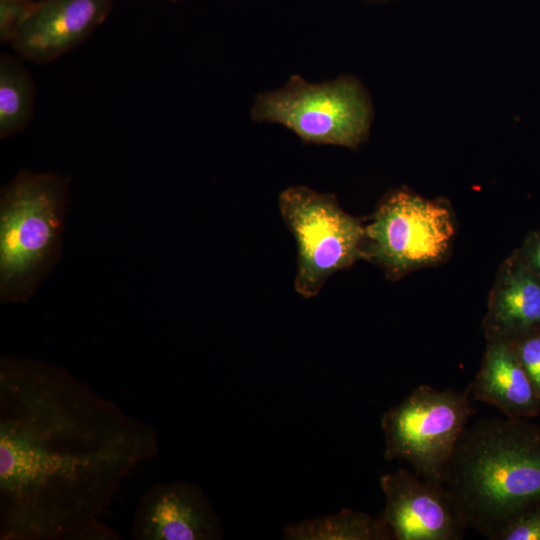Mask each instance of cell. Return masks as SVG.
<instances>
[{
  "mask_svg": "<svg viewBox=\"0 0 540 540\" xmlns=\"http://www.w3.org/2000/svg\"><path fill=\"white\" fill-rule=\"evenodd\" d=\"M155 429L65 369L0 360V539L115 540L99 519Z\"/></svg>",
  "mask_w": 540,
  "mask_h": 540,
  "instance_id": "cell-1",
  "label": "cell"
},
{
  "mask_svg": "<svg viewBox=\"0 0 540 540\" xmlns=\"http://www.w3.org/2000/svg\"><path fill=\"white\" fill-rule=\"evenodd\" d=\"M440 487L466 528L498 540L540 504V426L527 418L475 422L461 435Z\"/></svg>",
  "mask_w": 540,
  "mask_h": 540,
  "instance_id": "cell-2",
  "label": "cell"
},
{
  "mask_svg": "<svg viewBox=\"0 0 540 540\" xmlns=\"http://www.w3.org/2000/svg\"><path fill=\"white\" fill-rule=\"evenodd\" d=\"M70 178L18 172L0 193V303H27L58 263Z\"/></svg>",
  "mask_w": 540,
  "mask_h": 540,
  "instance_id": "cell-3",
  "label": "cell"
},
{
  "mask_svg": "<svg viewBox=\"0 0 540 540\" xmlns=\"http://www.w3.org/2000/svg\"><path fill=\"white\" fill-rule=\"evenodd\" d=\"M251 116L257 122L281 124L306 143L357 149L367 139L372 105L352 76L310 83L292 75L281 88L258 94Z\"/></svg>",
  "mask_w": 540,
  "mask_h": 540,
  "instance_id": "cell-4",
  "label": "cell"
},
{
  "mask_svg": "<svg viewBox=\"0 0 540 540\" xmlns=\"http://www.w3.org/2000/svg\"><path fill=\"white\" fill-rule=\"evenodd\" d=\"M455 234L446 202L430 200L408 189L388 192L365 224L363 259L398 280L447 259Z\"/></svg>",
  "mask_w": 540,
  "mask_h": 540,
  "instance_id": "cell-5",
  "label": "cell"
},
{
  "mask_svg": "<svg viewBox=\"0 0 540 540\" xmlns=\"http://www.w3.org/2000/svg\"><path fill=\"white\" fill-rule=\"evenodd\" d=\"M470 391L417 386L381 417L385 460L408 462L421 478L441 485L444 470L473 414Z\"/></svg>",
  "mask_w": 540,
  "mask_h": 540,
  "instance_id": "cell-6",
  "label": "cell"
},
{
  "mask_svg": "<svg viewBox=\"0 0 540 540\" xmlns=\"http://www.w3.org/2000/svg\"><path fill=\"white\" fill-rule=\"evenodd\" d=\"M279 208L297 243L294 287L302 297L318 295L331 275L363 259L365 224L333 194L292 186L280 193Z\"/></svg>",
  "mask_w": 540,
  "mask_h": 540,
  "instance_id": "cell-7",
  "label": "cell"
},
{
  "mask_svg": "<svg viewBox=\"0 0 540 540\" xmlns=\"http://www.w3.org/2000/svg\"><path fill=\"white\" fill-rule=\"evenodd\" d=\"M380 518L396 540H459L462 523L442 488L404 468L380 478Z\"/></svg>",
  "mask_w": 540,
  "mask_h": 540,
  "instance_id": "cell-8",
  "label": "cell"
},
{
  "mask_svg": "<svg viewBox=\"0 0 540 540\" xmlns=\"http://www.w3.org/2000/svg\"><path fill=\"white\" fill-rule=\"evenodd\" d=\"M136 540H215L221 521L204 491L188 481L159 482L141 497L133 516Z\"/></svg>",
  "mask_w": 540,
  "mask_h": 540,
  "instance_id": "cell-9",
  "label": "cell"
},
{
  "mask_svg": "<svg viewBox=\"0 0 540 540\" xmlns=\"http://www.w3.org/2000/svg\"><path fill=\"white\" fill-rule=\"evenodd\" d=\"M112 0H38L10 45L22 59L48 63L83 43L108 17Z\"/></svg>",
  "mask_w": 540,
  "mask_h": 540,
  "instance_id": "cell-10",
  "label": "cell"
},
{
  "mask_svg": "<svg viewBox=\"0 0 540 540\" xmlns=\"http://www.w3.org/2000/svg\"><path fill=\"white\" fill-rule=\"evenodd\" d=\"M482 329L486 340L504 341L540 329V278L515 252L498 268Z\"/></svg>",
  "mask_w": 540,
  "mask_h": 540,
  "instance_id": "cell-11",
  "label": "cell"
},
{
  "mask_svg": "<svg viewBox=\"0 0 540 540\" xmlns=\"http://www.w3.org/2000/svg\"><path fill=\"white\" fill-rule=\"evenodd\" d=\"M468 389L475 399L496 407L508 418L540 413V396L507 341L487 340L480 368Z\"/></svg>",
  "mask_w": 540,
  "mask_h": 540,
  "instance_id": "cell-12",
  "label": "cell"
},
{
  "mask_svg": "<svg viewBox=\"0 0 540 540\" xmlns=\"http://www.w3.org/2000/svg\"><path fill=\"white\" fill-rule=\"evenodd\" d=\"M286 540H389L392 534L383 520L362 511L340 512L284 526Z\"/></svg>",
  "mask_w": 540,
  "mask_h": 540,
  "instance_id": "cell-13",
  "label": "cell"
},
{
  "mask_svg": "<svg viewBox=\"0 0 540 540\" xmlns=\"http://www.w3.org/2000/svg\"><path fill=\"white\" fill-rule=\"evenodd\" d=\"M19 58L7 53L0 56L1 139L25 130L34 116L36 87Z\"/></svg>",
  "mask_w": 540,
  "mask_h": 540,
  "instance_id": "cell-14",
  "label": "cell"
},
{
  "mask_svg": "<svg viewBox=\"0 0 540 540\" xmlns=\"http://www.w3.org/2000/svg\"><path fill=\"white\" fill-rule=\"evenodd\" d=\"M518 359L540 396V329L531 331L511 341Z\"/></svg>",
  "mask_w": 540,
  "mask_h": 540,
  "instance_id": "cell-15",
  "label": "cell"
},
{
  "mask_svg": "<svg viewBox=\"0 0 540 540\" xmlns=\"http://www.w3.org/2000/svg\"><path fill=\"white\" fill-rule=\"evenodd\" d=\"M37 1L0 0V43L2 45L11 43L18 28L33 10Z\"/></svg>",
  "mask_w": 540,
  "mask_h": 540,
  "instance_id": "cell-16",
  "label": "cell"
},
{
  "mask_svg": "<svg viewBox=\"0 0 540 540\" xmlns=\"http://www.w3.org/2000/svg\"><path fill=\"white\" fill-rule=\"evenodd\" d=\"M498 540H540V504L508 525Z\"/></svg>",
  "mask_w": 540,
  "mask_h": 540,
  "instance_id": "cell-17",
  "label": "cell"
},
{
  "mask_svg": "<svg viewBox=\"0 0 540 540\" xmlns=\"http://www.w3.org/2000/svg\"><path fill=\"white\" fill-rule=\"evenodd\" d=\"M514 252L540 278V228L530 232Z\"/></svg>",
  "mask_w": 540,
  "mask_h": 540,
  "instance_id": "cell-18",
  "label": "cell"
},
{
  "mask_svg": "<svg viewBox=\"0 0 540 540\" xmlns=\"http://www.w3.org/2000/svg\"><path fill=\"white\" fill-rule=\"evenodd\" d=\"M367 1H387V0H367Z\"/></svg>",
  "mask_w": 540,
  "mask_h": 540,
  "instance_id": "cell-19",
  "label": "cell"
},
{
  "mask_svg": "<svg viewBox=\"0 0 540 540\" xmlns=\"http://www.w3.org/2000/svg\"><path fill=\"white\" fill-rule=\"evenodd\" d=\"M168 1H177V0H168Z\"/></svg>",
  "mask_w": 540,
  "mask_h": 540,
  "instance_id": "cell-20",
  "label": "cell"
},
{
  "mask_svg": "<svg viewBox=\"0 0 540 540\" xmlns=\"http://www.w3.org/2000/svg\"><path fill=\"white\" fill-rule=\"evenodd\" d=\"M32 1H37V0H32Z\"/></svg>",
  "mask_w": 540,
  "mask_h": 540,
  "instance_id": "cell-21",
  "label": "cell"
}]
</instances>
